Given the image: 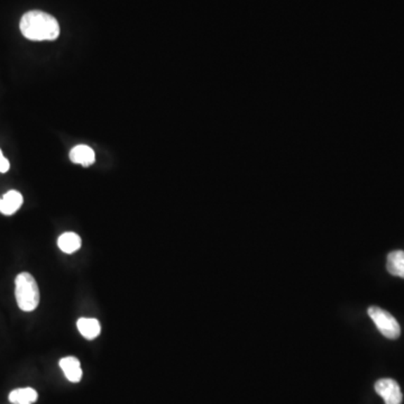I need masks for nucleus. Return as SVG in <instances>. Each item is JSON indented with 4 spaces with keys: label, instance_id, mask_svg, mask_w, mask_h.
<instances>
[{
    "label": "nucleus",
    "instance_id": "nucleus-10",
    "mask_svg": "<svg viewBox=\"0 0 404 404\" xmlns=\"http://www.w3.org/2000/svg\"><path fill=\"white\" fill-rule=\"evenodd\" d=\"M386 268H388L389 273L404 279V252H391L388 255Z\"/></svg>",
    "mask_w": 404,
    "mask_h": 404
},
{
    "label": "nucleus",
    "instance_id": "nucleus-11",
    "mask_svg": "<svg viewBox=\"0 0 404 404\" xmlns=\"http://www.w3.org/2000/svg\"><path fill=\"white\" fill-rule=\"evenodd\" d=\"M58 246L67 254L76 253L81 248V238L76 233H65L58 240Z\"/></svg>",
    "mask_w": 404,
    "mask_h": 404
},
{
    "label": "nucleus",
    "instance_id": "nucleus-9",
    "mask_svg": "<svg viewBox=\"0 0 404 404\" xmlns=\"http://www.w3.org/2000/svg\"><path fill=\"white\" fill-rule=\"evenodd\" d=\"M37 399L39 394L32 388L16 389L9 394V401L13 404H33Z\"/></svg>",
    "mask_w": 404,
    "mask_h": 404
},
{
    "label": "nucleus",
    "instance_id": "nucleus-1",
    "mask_svg": "<svg viewBox=\"0 0 404 404\" xmlns=\"http://www.w3.org/2000/svg\"><path fill=\"white\" fill-rule=\"evenodd\" d=\"M20 32L24 37L31 41H54L60 35L58 20L44 11H32L22 17Z\"/></svg>",
    "mask_w": 404,
    "mask_h": 404
},
{
    "label": "nucleus",
    "instance_id": "nucleus-8",
    "mask_svg": "<svg viewBox=\"0 0 404 404\" xmlns=\"http://www.w3.org/2000/svg\"><path fill=\"white\" fill-rule=\"evenodd\" d=\"M79 332L84 336L86 339H95L100 334L101 327L100 322L97 319L93 318H81L77 322Z\"/></svg>",
    "mask_w": 404,
    "mask_h": 404
},
{
    "label": "nucleus",
    "instance_id": "nucleus-3",
    "mask_svg": "<svg viewBox=\"0 0 404 404\" xmlns=\"http://www.w3.org/2000/svg\"><path fill=\"white\" fill-rule=\"evenodd\" d=\"M367 313L384 337L389 339H398L400 337L401 328L399 322L390 313L379 307H371Z\"/></svg>",
    "mask_w": 404,
    "mask_h": 404
},
{
    "label": "nucleus",
    "instance_id": "nucleus-5",
    "mask_svg": "<svg viewBox=\"0 0 404 404\" xmlns=\"http://www.w3.org/2000/svg\"><path fill=\"white\" fill-rule=\"evenodd\" d=\"M22 204V195L16 190H11L0 199V212L3 215H14Z\"/></svg>",
    "mask_w": 404,
    "mask_h": 404
},
{
    "label": "nucleus",
    "instance_id": "nucleus-7",
    "mask_svg": "<svg viewBox=\"0 0 404 404\" xmlns=\"http://www.w3.org/2000/svg\"><path fill=\"white\" fill-rule=\"evenodd\" d=\"M70 159L76 164L88 167L95 163V152L88 145H77L71 150Z\"/></svg>",
    "mask_w": 404,
    "mask_h": 404
},
{
    "label": "nucleus",
    "instance_id": "nucleus-4",
    "mask_svg": "<svg viewBox=\"0 0 404 404\" xmlns=\"http://www.w3.org/2000/svg\"><path fill=\"white\" fill-rule=\"evenodd\" d=\"M375 391L379 396H382L385 404H401L403 400L400 385L392 379L377 381L375 383Z\"/></svg>",
    "mask_w": 404,
    "mask_h": 404
},
{
    "label": "nucleus",
    "instance_id": "nucleus-12",
    "mask_svg": "<svg viewBox=\"0 0 404 404\" xmlns=\"http://www.w3.org/2000/svg\"><path fill=\"white\" fill-rule=\"evenodd\" d=\"M9 167H11V163L4 157L3 152L0 150V173L8 172Z\"/></svg>",
    "mask_w": 404,
    "mask_h": 404
},
{
    "label": "nucleus",
    "instance_id": "nucleus-6",
    "mask_svg": "<svg viewBox=\"0 0 404 404\" xmlns=\"http://www.w3.org/2000/svg\"><path fill=\"white\" fill-rule=\"evenodd\" d=\"M59 364L65 377L70 382H80L81 379H82V370H81V364L78 358L72 356L65 357L60 360Z\"/></svg>",
    "mask_w": 404,
    "mask_h": 404
},
{
    "label": "nucleus",
    "instance_id": "nucleus-2",
    "mask_svg": "<svg viewBox=\"0 0 404 404\" xmlns=\"http://www.w3.org/2000/svg\"><path fill=\"white\" fill-rule=\"evenodd\" d=\"M15 296L20 310L31 313L39 304V289L33 275L22 272L15 280Z\"/></svg>",
    "mask_w": 404,
    "mask_h": 404
}]
</instances>
